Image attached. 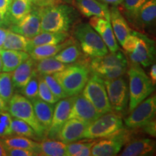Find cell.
I'll use <instances>...</instances> for the list:
<instances>
[{
	"instance_id": "6da1fadb",
	"label": "cell",
	"mask_w": 156,
	"mask_h": 156,
	"mask_svg": "<svg viewBox=\"0 0 156 156\" xmlns=\"http://www.w3.org/2000/svg\"><path fill=\"white\" fill-rule=\"evenodd\" d=\"M83 58L77 63L69 64L62 71L53 74L67 97L80 94L90 77V58Z\"/></svg>"
},
{
	"instance_id": "7a4b0ae2",
	"label": "cell",
	"mask_w": 156,
	"mask_h": 156,
	"mask_svg": "<svg viewBox=\"0 0 156 156\" xmlns=\"http://www.w3.org/2000/svg\"><path fill=\"white\" fill-rule=\"evenodd\" d=\"M41 32H68L76 17L73 7L62 3L41 7Z\"/></svg>"
},
{
	"instance_id": "3957f363",
	"label": "cell",
	"mask_w": 156,
	"mask_h": 156,
	"mask_svg": "<svg viewBox=\"0 0 156 156\" xmlns=\"http://www.w3.org/2000/svg\"><path fill=\"white\" fill-rule=\"evenodd\" d=\"M132 64L147 67L155 59V44L153 40L139 32L132 31L122 45Z\"/></svg>"
},
{
	"instance_id": "277c9868",
	"label": "cell",
	"mask_w": 156,
	"mask_h": 156,
	"mask_svg": "<svg viewBox=\"0 0 156 156\" xmlns=\"http://www.w3.org/2000/svg\"><path fill=\"white\" fill-rule=\"evenodd\" d=\"M127 74L129 80V111L131 112L153 92L154 85L139 64L132 63Z\"/></svg>"
},
{
	"instance_id": "5b68a950",
	"label": "cell",
	"mask_w": 156,
	"mask_h": 156,
	"mask_svg": "<svg viewBox=\"0 0 156 156\" xmlns=\"http://www.w3.org/2000/svg\"><path fill=\"white\" fill-rule=\"evenodd\" d=\"M7 111L12 117L28 124L40 139H44L46 136V131L37 119L32 102L24 95L17 93L13 94L7 103Z\"/></svg>"
},
{
	"instance_id": "8992f818",
	"label": "cell",
	"mask_w": 156,
	"mask_h": 156,
	"mask_svg": "<svg viewBox=\"0 0 156 156\" xmlns=\"http://www.w3.org/2000/svg\"><path fill=\"white\" fill-rule=\"evenodd\" d=\"M74 35L79 41L82 51L87 56L93 58L108 53L106 45L89 23H79L75 27Z\"/></svg>"
},
{
	"instance_id": "52a82bcc",
	"label": "cell",
	"mask_w": 156,
	"mask_h": 156,
	"mask_svg": "<svg viewBox=\"0 0 156 156\" xmlns=\"http://www.w3.org/2000/svg\"><path fill=\"white\" fill-rule=\"evenodd\" d=\"M124 127L122 116L112 112L101 115L88 124L83 134V138L89 140L104 138L112 135Z\"/></svg>"
},
{
	"instance_id": "ba28073f",
	"label": "cell",
	"mask_w": 156,
	"mask_h": 156,
	"mask_svg": "<svg viewBox=\"0 0 156 156\" xmlns=\"http://www.w3.org/2000/svg\"><path fill=\"white\" fill-rule=\"evenodd\" d=\"M84 97L93 104L99 114L112 112L103 78L93 73L83 90Z\"/></svg>"
},
{
	"instance_id": "9c48e42d",
	"label": "cell",
	"mask_w": 156,
	"mask_h": 156,
	"mask_svg": "<svg viewBox=\"0 0 156 156\" xmlns=\"http://www.w3.org/2000/svg\"><path fill=\"white\" fill-rule=\"evenodd\" d=\"M132 132L124 127L104 139L96 140L91 150V155L112 156L119 153L122 147L133 139Z\"/></svg>"
},
{
	"instance_id": "30bf717a",
	"label": "cell",
	"mask_w": 156,
	"mask_h": 156,
	"mask_svg": "<svg viewBox=\"0 0 156 156\" xmlns=\"http://www.w3.org/2000/svg\"><path fill=\"white\" fill-rule=\"evenodd\" d=\"M156 112V97L153 95L147 98L136 106L131 112L129 116L124 120L128 128H141L148 122L155 119Z\"/></svg>"
},
{
	"instance_id": "8fae6325",
	"label": "cell",
	"mask_w": 156,
	"mask_h": 156,
	"mask_svg": "<svg viewBox=\"0 0 156 156\" xmlns=\"http://www.w3.org/2000/svg\"><path fill=\"white\" fill-rule=\"evenodd\" d=\"M108 101L113 110L119 113L125 110L128 102V89L126 81L122 77L103 80Z\"/></svg>"
},
{
	"instance_id": "7c38bea8",
	"label": "cell",
	"mask_w": 156,
	"mask_h": 156,
	"mask_svg": "<svg viewBox=\"0 0 156 156\" xmlns=\"http://www.w3.org/2000/svg\"><path fill=\"white\" fill-rule=\"evenodd\" d=\"M41 7L33 5L31 11L16 24L9 26L10 30L29 39L34 38L41 32Z\"/></svg>"
},
{
	"instance_id": "4fadbf2b",
	"label": "cell",
	"mask_w": 156,
	"mask_h": 156,
	"mask_svg": "<svg viewBox=\"0 0 156 156\" xmlns=\"http://www.w3.org/2000/svg\"><path fill=\"white\" fill-rule=\"evenodd\" d=\"M75 96L67 97L60 99L61 101L56 103L55 109L54 110L51 124L48 129L46 136L50 139L57 140L58 134L69 117V114L73 106Z\"/></svg>"
},
{
	"instance_id": "5bb4252c",
	"label": "cell",
	"mask_w": 156,
	"mask_h": 156,
	"mask_svg": "<svg viewBox=\"0 0 156 156\" xmlns=\"http://www.w3.org/2000/svg\"><path fill=\"white\" fill-rule=\"evenodd\" d=\"M100 116L101 114L98 113L92 103L87 100L83 94L80 93L75 95L68 119H76L90 124Z\"/></svg>"
},
{
	"instance_id": "9a60e30c",
	"label": "cell",
	"mask_w": 156,
	"mask_h": 156,
	"mask_svg": "<svg viewBox=\"0 0 156 156\" xmlns=\"http://www.w3.org/2000/svg\"><path fill=\"white\" fill-rule=\"evenodd\" d=\"M89 24L98 34L110 52H116L119 49L116 37L113 31L110 19L91 17Z\"/></svg>"
},
{
	"instance_id": "2e32d148",
	"label": "cell",
	"mask_w": 156,
	"mask_h": 156,
	"mask_svg": "<svg viewBox=\"0 0 156 156\" xmlns=\"http://www.w3.org/2000/svg\"><path fill=\"white\" fill-rule=\"evenodd\" d=\"M88 124L76 119H67L60 130L57 140L67 144L83 139V134Z\"/></svg>"
},
{
	"instance_id": "e0dca14e",
	"label": "cell",
	"mask_w": 156,
	"mask_h": 156,
	"mask_svg": "<svg viewBox=\"0 0 156 156\" xmlns=\"http://www.w3.org/2000/svg\"><path fill=\"white\" fill-rule=\"evenodd\" d=\"M75 5L84 16L110 19V11L108 5L101 2L99 0H75Z\"/></svg>"
},
{
	"instance_id": "ac0fdd59",
	"label": "cell",
	"mask_w": 156,
	"mask_h": 156,
	"mask_svg": "<svg viewBox=\"0 0 156 156\" xmlns=\"http://www.w3.org/2000/svg\"><path fill=\"white\" fill-rule=\"evenodd\" d=\"M155 150V143L147 138H133L125 145L119 155L122 156H143L153 154Z\"/></svg>"
},
{
	"instance_id": "d6986e66",
	"label": "cell",
	"mask_w": 156,
	"mask_h": 156,
	"mask_svg": "<svg viewBox=\"0 0 156 156\" xmlns=\"http://www.w3.org/2000/svg\"><path fill=\"white\" fill-rule=\"evenodd\" d=\"M127 67V60L124 54L120 51L111 52L103 56L90 58L89 67L90 72L98 68Z\"/></svg>"
},
{
	"instance_id": "ffe728a7",
	"label": "cell",
	"mask_w": 156,
	"mask_h": 156,
	"mask_svg": "<svg viewBox=\"0 0 156 156\" xmlns=\"http://www.w3.org/2000/svg\"><path fill=\"white\" fill-rule=\"evenodd\" d=\"M109 11H110L111 24L114 36L117 41L122 46L127 37L131 34L132 30L125 18L116 6L111 7Z\"/></svg>"
},
{
	"instance_id": "44dd1931",
	"label": "cell",
	"mask_w": 156,
	"mask_h": 156,
	"mask_svg": "<svg viewBox=\"0 0 156 156\" xmlns=\"http://www.w3.org/2000/svg\"><path fill=\"white\" fill-rule=\"evenodd\" d=\"M0 56L2 62V72L12 73L23 62L30 58L28 52L23 51L0 49Z\"/></svg>"
},
{
	"instance_id": "7402d4cb",
	"label": "cell",
	"mask_w": 156,
	"mask_h": 156,
	"mask_svg": "<svg viewBox=\"0 0 156 156\" xmlns=\"http://www.w3.org/2000/svg\"><path fill=\"white\" fill-rule=\"evenodd\" d=\"M34 63L35 60L30 57L12 72V80L14 87L21 90L28 83L34 75Z\"/></svg>"
},
{
	"instance_id": "603a6c76",
	"label": "cell",
	"mask_w": 156,
	"mask_h": 156,
	"mask_svg": "<svg viewBox=\"0 0 156 156\" xmlns=\"http://www.w3.org/2000/svg\"><path fill=\"white\" fill-rule=\"evenodd\" d=\"M75 41V40L74 38L69 37L64 41L58 44L42 45V46H36L28 51V53L30 55V57L34 59L35 61L43 59V58L53 57L68 45L73 44Z\"/></svg>"
},
{
	"instance_id": "cb8c5ba5",
	"label": "cell",
	"mask_w": 156,
	"mask_h": 156,
	"mask_svg": "<svg viewBox=\"0 0 156 156\" xmlns=\"http://www.w3.org/2000/svg\"><path fill=\"white\" fill-rule=\"evenodd\" d=\"M37 119L45 129L47 134L48 129L51 124L54 114V104L44 101L39 98L31 101Z\"/></svg>"
},
{
	"instance_id": "d4e9b609",
	"label": "cell",
	"mask_w": 156,
	"mask_h": 156,
	"mask_svg": "<svg viewBox=\"0 0 156 156\" xmlns=\"http://www.w3.org/2000/svg\"><path fill=\"white\" fill-rule=\"evenodd\" d=\"M67 32H47L42 31L34 38L29 39L28 51L31 48L42 45L58 44L69 38Z\"/></svg>"
},
{
	"instance_id": "484cf974",
	"label": "cell",
	"mask_w": 156,
	"mask_h": 156,
	"mask_svg": "<svg viewBox=\"0 0 156 156\" xmlns=\"http://www.w3.org/2000/svg\"><path fill=\"white\" fill-rule=\"evenodd\" d=\"M156 17V0H148L142 6L134 22L140 28L153 24Z\"/></svg>"
},
{
	"instance_id": "4316f807",
	"label": "cell",
	"mask_w": 156,
	"mask_h": 156,
	"mask_svg": "<svg viewBox=\"0 0 156 156\" xmlns=\"http://www.w3.org/2000/svg\"><path fill=\"white\" fill-rule=\"evenodd\" d=\"M67 65L58 62L53 56V57L35 61L34 71L38 75H53L54 73L63 70L67 67Z\"/></svg>"
},
{
	"instance_id": "83f0119b",
	"label": "cell",
	"mask_w": 156,
	"mask_h": 156,
	"mask_svg": "<svg viewBox=\"0 0 156 156\" xmlns=\"http://www.w3.org/2000/svg\"><path fill=\"white\" fill-rule=\"evenodd\" d=\"M38 155H66V144L55 139H44L41 143H39Z\"/></svg>"
},
{
	"instance_id": "f1b7e54d",
	"label": "cell",
	"mask_w": 156,
	"mask_h": 156,
	"mask_svg": "<svg viewBox=\"0 0 156 156\" xmlns=\"http://www.w3.org/2000/svg\"><path fill=\"white\" fill-rule=\"evenodd\" d=\"M32 8V4L23 0H12L7 13L11 25L16 24L21 20L25 15L30 12Z\"/></svg>"
},
{
	"instance_id": "f546056e",
	"label": "cell",
	"mask_w": 156,
	"mask_h": 156,
	"mask_svg": "<svg viewBox=\"0 0 156 156\" xmlns=\"http://www.w3.org/2000/svg\"><path fill=\"white\" fill-rule=\"evenodd\" d=\"M29 38L16 34L10 30H7V36L4 43L2 49L23 51L28 52Z\"/></svg>"
},
{
	"instance_id": "4dcf8cb0",
	"label": "cell",
	"mask_w": 156,
	"mask_h": 156,
	"mask_svg": "<svg viewBox=\"0 0 156 156\" xmlns=\"http://www.w3.org/2000/svg\"><path fill=\"white\" fill-rule=\"evenodd\" d=\"M4 145L9 147L23 148L34 151L37 155L39 153V143L34 140L23 136H9L2 140Z\"/></svg>"
},
{
	"instance_id": "1f68e13d",
	"label": "cell",
	"mask_w": 156,
	"mask_h": 156,
	"mask_svg": "<svg viewBox=\"0 0 156 156\" xmlns=\"http://www.w3.org/2000/svg\"><path fill=\"white\" fill-rule=\"evenodd\" d=\"M82 55L80 48L75 41L73 44L68 45L54 56L56 60L65 64L75 63Z\"/></svg>"
},
{
	"instance_id": "d6a6232c",
	"label": "cell",
	"mask_w": 156,
	"mask_h": 156,
	"mask_svg": "<svg viewBox=\"0 0 156 156\" xmlns=\"http://www.w3.org/2000/svg\"><path fill=\"white\" fill-rule=\"evenodd\" d=\"M14 94V85L12 80V73H0V98L6 103Z\"/></svg>"
},
{
	"instance_id": "836d02e7",
	"label": "cell",
	"mask_w": 156,
	"mask_h": 156,
	"mask_svg": "<svg viewBox=\"0 0 156 156\" xmlns=\"http://www.w3.org/2000/svg\"><path fill=\"white\" fill-rule=\"evenodd\" d=\"M12 134H15L19 136H26V137L34 140L40 139L34 129L24 121L18 119L14 118L12 119Z\"/></svg>"
},
{
	"instance_id": "e575fe53",
	"label": "cell",
	"mask_w": 156,
	"mask_h": 156,
	"mask_svg": "<svg viewBox=\"0 0 156 156\" xmlns=\"http://www.w3.org/2000/svg\"><path fill=\"white\" fill-rule=\"evenodd\" d=\"M127 67H114L98 68L92 73L100 76L103 80H111L122 77L125 74Z\"/></svg>"
},
{
	"instance_id": "d590c367",
	"label": "cell",
	"mask_w": 156,
	"mask_h": 156,
	"mask_svg": "<svg viewBox=\"0 0 156 156\" xmlns=\"http://www.w3.org/2000/svg\"><path fill=\"white\" fill-rule=\"evenodd\" d=\"M20 91L22 95L30 101L38 98V75L36 72L34 71L32 77Z\"/></svg>"
},
{
	"instance_id": "8d00e7d4",
	"label": "cell",
	"mask_w": 156,
	"mask_h": 156,
	"mask_svg": "<svg viewBox=\"0 0 156 156\" xmlns=\"http://www.w3.org/2000/svg\"><path fill=\"white\" fill-rule=\"evenodd\" d=\"M148 0H123V7L129 21L134 22L142 6Z\"/></svg>"
},
{
	"instance_id": "74e56055",
	"label": "cell",
	"mask_w": 156,
	"mask_h": 156,
	"mask_svg": "<svg viewBox=\"0 0 156 156\" xmlns=\"http://www.w3.org/2000/svg\"><path fill=\"white\" fill-rule=\"evenodd\" d=\"M41 76L43 80L46 83L48 88L51 91L52 93L55 95L58 99H63L67 98V95L64 93L63 88H62L61 85L58 83V82L56 80V78L54 77L53 75H40Z\"/></svg>"
},
{
	"instance_id": "f35d334b",
	"label": "cell",
	"mask_w": 156,
	"mask_h": 156,
	"mask_svg": "<svg viewBox=\"0 0 156 156\" xmlns=\"http://www.w3.org/2000/svg\"><path fill=\"white\" fill-rule=\"evenodd\" d=\"M38 98L46 102L55 104L59 101L48 88L41 76L38 75Z\"/></svg>"
},
{
	"instance_id": "ab89813d",
	"label": "cell",
	"mask_w": 156,
	"mask_h": 156,
	"mask_svg": "<svg viewBox=\"0 0 156 156\" xmlns=\"http://www.w3.org/2000/svg\"><path fill=\"white\" fill-rule=\"evenodd\" d=\"M12 117L7 111L0 112V137H6L12 134Z\"/></svg>"
},
{
	"instance_id": "60d3db41",
	"label": "cell",
	"mask_w": 156,
	"mask_h": 156,
	"mask_svg": "<svg viewBox=\"0 0 156 156\" xmlns=\"http://www.w3.org/2000/svg\"><path fill=\"white\" fill-rule=\"evenodd\" d=\"M89 139L85 140L84 141H75L66 144V155L67 156H76L77 154L81 151L82 148L86 144Z\"/></svg>"
},
{
	"instance_id": "b9f144b4",
	"label": "cell",
	"mask_w": 156,
	"mask_h": 156,
	"mask_svg": "<svg viewBox=\"0 0 156 156\" xmlns=\"http://www.w3.org/2000/svg\"><path fill=\"white\" fill-rule=\"evenodd\" d=\"M7 155L9 156H34L37 155L34 151L23 148L9 147L5 145Z\"/></svg>"
},
{
	"instance_id": "7bdbcfd3",
	"label": "cell",
	"mask_w": 156,
	"mask_h": 156,
	"mask_svg": "<svg viewBox=\"0 0 156 156\" xmlns=\"http://www.w3.org/2000/svg\"><path fill=\"white\" fill-rule=\"evenodd\" d=\"M30 2L33 5L38 7H45L62 3V0H30Z\"/></svg>"
},
{
	"instance_id": "ee69618b",
	"label": "cell",
	"mask_w": 156,
	"mask_h": 156,
	"mask_svg": "<svg viewBox=\"0 0 156 156\" xmlns=\"http://www.w3.org/2000/svg\"><path fill=\"white\" fill-rule=\"evenodd\" d=\"M141 128L143 129V130L146 133L150 134L152 136H155L156 135V122L155 119H153L148 122L147 124H145V125L142 126Z\"/></svg>"
},
{
	"instance_id": "f6af8a7d",
	"label": "cell",
	"mask_w": 156,
	"mask_h": 156,
	"mask_svg": "<svg viewBox=\"0 0 156 156\" xmlns=\"http://www.w3.org/2000/svg\"><path fill=\"white\" fill-rule=\"evenodd\" d=\"M96 142V140H90L86 142L84 147L82 148V150L77 154L76 156H89L91 155V150L93 145L95 144V142Z\"/></svg>"
},
{
	"instance_id": "bcb514c9",
	"label": "cell",
	"mask_w": 156,
	"mask_h": 156,
	"mask_svg": "<svg viewBox=\"0 0 156 156\" xmlns=\"http://www.w3.org/2000/svg\"><path fill=\"white\" fill-rule=\"evenodd\" d=\"M10 25L11 23L8 18L7 14H5L0 12V28H9Z\"/></svg>"
},
{
	"instance_id": "7dc6e473",
	"label": "cell",
	"mask_w": 156,
	"mask_h": 156,
	"mask_svg": "<svg viewBox=\"0 0 156 156\" xmlns=\"http://www.w3.org/2000/svg\"><path fill=\"white\" fill-rule=\"evenodd\" d=\"M12 0H0V12L7 14Z\"/></svg>"
},
{
	"instance_id": "c3c4849f",
	"label": "cell",
	"mask_w": 156,
	"mask_h": 156,
	"mask_svg": "<svg viewBox=\"0 0 156 156\" xmlns=\"http://www.w3.org/2000/svg\"><path fill=\"white\" fill-rule=\"evenodd\" d=\"M7 30L6 28H0V49L2 48L3 44L5 41L6 36H7Z\"/></svg>"
},
{
	"instance_id": "681fc988",
	"label": "cell",
	"mask_w": 156,
	"mask_h": 156,
	"mask_svg": "<svg viewBox=\"0 0 156 156\" xmlns=\"http://www.w3.org/2000/svg\"><path fill=\"white\" fill-rule=\"evenodd\" d=\"M150 77H151L150 79L151 80L152 83L155 85L156 83V65L155 64L152 65L151 67V72H150Z\"/></svg>"
},
{
	"instance_id": "f907efd6",
	"label": "cell",
	"mask_w": 156,
	"mask_h": 156,
	"mask_svg": "<svg viewBox=\"0 0 156 156\" xmlns=\"http://www.w3.org/2000/svg\"><path fill=\"white\" fill-rule=\"evenodd\" d=\"M101 1L102 2H104L106 4H109V5H112L113 6H117L122 5L123 2V0H99Z\"/></svg>"
},
{
	"instance_id": "816d5d0a",
	"label": "cell",
	"mask_w": 156,
	"mask_h": 156,
	"mask_svg": "<svg viewBox=\"0 0 156 156\" xmlns=\"http://www.w3.org/2000/svg\"><path fill=\"white\" fill-rule=\"evenodd\" d=\"M7 155V153H6L5 151V145L0 140V156H6Z\"/></svg>"
},
{
	"instance_id": "f5cc1de1",
	"label": "cell",
	"mask_w": 156,
	"mask_h": 156,
	"mask_svg": "<svg viewBox=\"0 0 156 156\" xmlns=\"http://www.w3.org/2000/svg\"><path fill=\"white\" fill-rule=\"evenodd\" d=\"M2 111H7V103H6L0 98V112H2Z\"/></svg>"
},
{
	"instance_id": "db71d44e",
	"label": "cell",
	"mask_w": 156,
	"mask_h": 156,
	"mask_svg": "<svg viewBox=\"0 0 156 156\" xmlns=\"http://www.w3.org/2000/svg\"><path fill=\"white\" fill-rule=\"evenodd\" d=\"M2 72V58L0 56V73Z\"/></svg>"
},
{
	"instance_id": "11a10c76",
	"label": "cell",
	"mask_w": 156,
	"mask_h": 156,
	"mask_svg": "<svg viewBox=\"0 0 156 156\" xmlns=\"http://www.w3.org/2000/svg\"><path fill=\"white\" fill-rule=\"evenodd\" d=\"M23 1H24V2H28V3H30V4H32V3H31V2H30V0H23Z\"/></svg>"
},
{
	"instance_id": "9f6ffc18",
	"label": "cell",
	"mask_w": 156,
	"mask_h": 156,
	"mask_svg": "<svg viewBox=\"0 0 156 156\" xmlns=\"http://www.w3.org/2000/svg\"></svg>"
}]
</instances>
